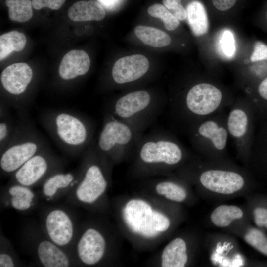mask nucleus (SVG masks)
<instances>
[{"label":"nucleus","mask_w":267,"mask_h":267,"mask_svg":"<svg viewBox=\"0 0 267 267\" xmlns=\"http://www.w3.org/2000/svg\"><path fill=\"white\" fill-rule=\"evenodd\" d=\"M75 178L73 174L71 173H57L48 178L43 185L44 194L48 197H52L58 189L65 188L73 182Z\"/></svg>","instance_id":"393cba45"},{"label":"nucleus","mask_w":267,"mask_h":267,"mask_svg":"<svg viewBox=\"0 0 267 267\" xmlns=\"http://www.w3.org/2000/svg\"><path fill=\"white\" fill-rule=\"evenodd\" d=\"M256 224L259 227L264 226L267 229V209L258 207L254 211Z\"/></svg>","instance_id":"473e14b6"},{"label":"nucleus","mask_w":267,"mask_h":267,"mask_svg":"<svg viewBox=\"0 0 267 267\" xmlns=\"http://www.w3.org/2000/svg\"><path fill=\"white\" fill-rule=\"evenodd\" d=\"M244 239L248 244L267 256V238L261 231L250 229L245 235Z\"/></svg>","instance_id":"c85d7f7f"},{"label":"nucleus","mask_w":267,"mask_h":267,"mask_svg":"<svg viewBox=\"0 0 267 267\" xmlns=\"http://www.w3.org/2000/svg\"><path fill=\"white\" fill-rule=\"evenodd\" d=\"M96 150L93 141L84 150L88 164L85 166L82 179L76 191L78 200L86 203L94 202L105 191L107 185L102 168L94 161Z\"/></svg>","instance_id":"9d476101"},{"label":"nucleus","mask_w":267,"mask_h":267,"mask_svg":"<svg viewBox=\"0 0 267 267\" xmlns=\"http://www.w3.org/2000/svg\"><path fill=\"white\" fill-rule=\"evenodd\" d=\"M65 0H32L33 8L39 10L43 7H48L52 10L59 9Z\"/></svg>","instance_id":"7c9ffc66"},{"label":"nucleus","mask_w":267,"mask_h":267,"mask_svg":"<svg viewBox=\"0 0 267 267\" xmlns=\"http://www.w3.org/2000/svg\"><path fill=\"white\" fill-rule=\"evenodd\" d=\"M90 60L84 50H72L63 57L58 68L59 77L64 81L85 75L89 70Z\"/></svg>","instance_id":"dca6fc26"},{"label":"nucleus","mask_w":267,"mask_h":267,"mask_svg":"<svg viewBox=\"0 0 267 267\" xmlns=\"http://www.w3.org/2000/svg\"><path fill=\"white\" fill-rule=\"evenodd\" d=\"M45 227L49 238L57 245H67L72 238L73 223L63 210L55 209L50 212L46 218Z\"/></svg>","instance_id":"4468645a"},{"label":"nucleus","mask_w":267,"mask_h":267,"mask_svg":"<svg viewBox=\"0 0 267 267\" xmlns=\"http://www.w3.org/2000/svg\"><path fill=\"white\" fill-rule=\"evenodd\" d=\"M187 19L193 33L197 36L206 34L209 23L205 8L199 1H193L187 6Z\"/></svg>","instance_id":"6ab92c4d"},{"label":"nucleus","mask_w":267,"mask_h":267,"mask_svg":"<svg viewBox=\"0 0 267 267\" xmlns=\"http://www.w3.org/2000/svg\"><path fill=\"white\" fill-rule=\"evenodd\" d=\"M19 114L13 136L0 153V169L7 174L14 173L33 156L49 147L25 112Z\"/></svg>","instance_id":"20e7f679"},{"label":"nucleus","mask_w":267,"mask_h":267,"mask_svg":"<svg viewBox=\"0 0 267 267\" xmlns=\"http://www.w3.org/2000/svg\"><path fill=\"white\" fill-rule=\"evenodd\" d=\"M41 122L56 144L72 155L84 151L92 142L93 122L84 115L63 109H49L41 116Z\"/></svg>","instance_id":"f03ea898"},{"label":"nucleus","mask_w":267,"mask_h":267,"mask_svg":"<svg viewBox=\"0 0 267 267\" xmlns=\"http://www.w3.org/2000/svg\"><path fill=\"white\" fill-rule=\"evenodd\" d=\"M12 198L15 199L17 202V210H25L29 209L31 206V202L27 200L24 198L19 196H12Z\"/></svg>","instance_id":"e433bc0d"},{"label":"nucleus","mask_w":267,"mask_h":267,"mask_svg":"<svg viewBox=\"0 0 267 267\" xmlns=\"http://www.w3.org/2000/svg\"><path fill=\"white\" fill-rule=\"evenodd\" d=\"M227 127L238 154L245 158L251 155L257 121L254 108L247 98L234 99L228 108Z\"/></svg>","instance_id":"6e6552de"},{"label":"nucleus","mask_w":267,"mask_h":267,"mask_svg":"<svg viewBox=\"0 0 267 267\" xmlns=\"http://www.w3.org/2000/svg\"><path fill=\"white\" fill-rule=\"evenodd\" d=\"M26 44L24 34L12 31L0 36V60L1 61L13 51H20Z\"/></svg>","instance_id":"4be33fe9"},{"label":"nucleus","mask_w":267,"mask_h":267,"mask_svg":"<svg viewBox=\"0 0 267 267\" xmlns=\"http://www.w3.org/2000/svg\"><path fill=\"white\" fill-rule=\"evenodd\" d=\"M8 192L12 196H19L24 198L26 195L34 197V194L32 191L23 185L13 186L9 188Z\"/></svg>","instance_id":"72a5a7b5"},{"label":"nucleus","mask_w":267,"mask_h":267,"mask_svg":"<svg viewBox=\"0 0 267 267\" xmlns=\"http://www.w3.org/2000/svg\"><path fill=\"white\" fill-rule=\"evenodd\" d=\"M199 180L205 188L215 193L230 194L241 189L245 179L234 170L212 168L200 173Z\"/></svg>","instance_id":"9b49d317"},{"label":"nucleus","mask_w":267,"mask_h":267,"mask_svg":"<svg viewBox=\"0 0 267 267\" xmlns=\"http://www.w3.org/2000/svg\"><path fill=\"white\" fill-rule=\"evenodd\" d=\"M8 106L1 102L0 105V152L5 148L14 134L16 123L13 120Z\"/></svg>","instance_id":"5701e85b"},{"label":"nucleus","mask_w":267,"mask_h":267,"mask_svg":"<svg viewBox=\"0 0 267 267\" xmlns=\"http://www.w3.org/2000/svg\"><path fill=\"white\" fill-rule=\"evenodd\" d=\"M33 76V70L26 63H16L6 67L1 73L0 82L8 96L1 102L19 112L25 111L29 105L25 95Z\"/></svg>","instance_id":"1a4fd4ad"},{"label":"nucleus","mask_w":267,"mask_h":267,"mask_svg":"<svg viewBox=\"0 0 267 267\" xmlns=\"http://www.w3.org/2000/svg\"><path fill=\"white\" fill-rule=\"evenodd\" d=\"M147 12L149 15L161 19L167 30H174L180 24L179 20L164 5L159 3L154 4L148 7Z\"/></svg>","instance_id":"a878e982"},{"label":"nucleus","mask_w":267,"mask_h":267,"mask_svg":"<svg viewBox=\"0 0 267 267\" xmlns=\"http://www.w3.org/2000/svg\"><path fill=\"white\" fill-rule=\"evenodd\" d=\"M219 54L225 58H232L236 52L235 41L233 33L229 29H224L220 34L217 42Z\"/></svg>","instance_id":"bb28decb"},{"label":"nucleus","mask_w":267,"mask_h":267,"mask_svg":"<svg viewBox=\"0 0 267 267\" xmlns=\"http://www.w3.org/2000/svg\"><path fill=\"white\" fill-rule=\"evenodd\" d=\"M149 68V61L143 55L123 57L114 63L111 71L112 79L118 85L128 84L143 77Z\"/></svg>","instance_id":"ddd939ff"},{"label":"nucleus","mask_w":267,"mask_h":267,"mask_svg":"<svg viewBox=\"0 0 267 267\" xmlns=\"http://www.w3.org/2000/svg\"><path fill=\"white\" fill-rule=\"evenodd\" d=\"M163 5L179 20L187 18V12L181 4V0H163Z\"/></svg>","instance_id":"c756f323"},{"label":"nucleus","mask_w":267,"mask_h":267,"mask_svg":"<svg viewBox=\"0 0 267 267\" xmlns=\"http://www.w3.org/2000/svg\"><path fill=\"white\" fill-rule=\"evenodd\" d=\"M55 158L48 147L33 156L16 170L14 178L21 185H32L50 171L55 162Z\"/></svg>","instance_id":"f8f14e48"},{"label":"nucleus","mask_w":267,"mask_h":267,"mask_svg":"<svg viewBox=\"0 0 267 267\" xmlns=\"http://www.w3.org/2000/svg\"><path fill=\"white\" fill-rule=\"evenodd\" d=\"M39 259L45 267H67V256L55 243L47 240L41 242L37 248Z\"/></svg>","instance_id":"a211bd4d"},{"label":"nucleus","mask_w":267,"mask_h":267,"mask_svg":"<svg viewBox=\"0 0 267 267\" xmlns=\"http://www.w3.org/2000/svg\"><path fill=\"white\" fill-rule=\"evenodd\" d=\"M135 152L140 163L147 165L175 166L187 155V150L177 137L163 130L143 135Z\"/></svg>","instance_id":"423d86ee"},{"label":"nucleus","mask_w":267,"mask_h":267,"mask_svg":"<svg viewBox=\"0 0 267 267\" xmlns=\"http://www.w3.org/2000/svg\"><path fill=\"white\" fill-rule=\"evenodd\" d=\"M68 15L74 22L101 21L105 18L106 13L102 5L96 1H79L70 7Z\"/></svg>","instance_id":"f3484780"},{"label":"nucleus","mask_w":267,"mask_h":267,"mask_svg":"<svg viewBox=\"0 0 267 267\" xmlns=\"http://www.w3.org/2000/svg\"><path fill=\"white\" fill-rule=\"evenodd\" d=\"M254 92H249L247 97L252 104L257 121L267 119V75L255 85Z\"/></svg>","instance_id":"aec40b11"},{"label":"nucleus","mask_w":267,"mask_h":267,"mask_svg":"<svg viewBox=\"0 0 267 267\" xmlns=\"http://www.w3.org/2000/svg\"><path fill=\"white\" fill-rule=\"evenodd\" d=\"M267 60V45L261 42H256L250 57L251 62Z\"/></svg>","instance_id":"2f4dec72"},{"label":"nucleus","mask_w":267,"mask_h":267,"mask_svg":"<svg viewBox=\"0 0 267 267\" xmlns=\"http://www.w3.org/2000/svg\"><path fill=\"white\" fill-rule=\"evenodd\" d=\"M226 109L202 120L187 134L191 146L201 154L212 159L222 158L227 151L230 136Z\"/></svg>","instance_id":"39448f33"},{"label":"nucleus","mask_w":267,"mask_h":267,"mask_svg":"<svg viewBox=\"0 0 267 267\" xmlns=\"http://www.w3.org/2000/svg\"><path fill=\"white\" fill-rule=\"evenodd\" d=\"M215 7L220 11H226L235 4L237 0H212Z\"/></svg>","instance_id":"f704fd0d"},{"label":"nucleus","mask_w":267,"mask_h":267,"mask_svg":"<svg viewBox=\"0 0 267 267\" xmlns=\"http://www.w3.org/2000/svg\"><path fill=\"white\" fill-rule=\"evenodd\" d=\"M234 100L213 83L200 82L193 85L183 95L170 98L167 107L175 127L187 135L199 122L228 108Z\"/></svg>","instance_id":"f257e3e1"},{"label":"nucleus","mask_w":267,"mask_h":267,"mask_svg":"<svg viewBox=\"0 0 267 267\" xmlns=\"http://www.w3.org/2000/svg\"><path fill=\"white\" fill-rule=\"evenodd\" d=\"M105 246V241L100 233L94 229L89 228L78 242L77 253L83 263L94 265L102 258Z\"/></svg>","instance_id":"2eb2a0df"},{"label":"nucleus","mask_w":267,"mask_h":267,"mask_svg":"<svg viewBox=\"0 0 267 267\" xmlns=\"http://www.w3.org/2000/svg\"><path fill=\"white\" fill-rule=\"evenodd\" d=\"M143 134L105 111L102 128L95 143L106 157L119 159L135 152Z\"/></svg>","instance_id":"0eeeda50"},{"label":"nucleus","mask_w":267,"mask_h":267,"mask_svg":"<svg viewBox=\"0 0 267 267\" xmlns=\"http://www.w3.org/2000/svg\"><path fill=\"white\" fill-rule=\"evenodd\" d=\"M5 3L11 20L25 22L33 16L32 1L30 0H6Z\"/></svg>","instance_id":"b1692460"},{"label":"nucleus","mask_w":267,"mask_h":267,"mask_svg":"<svg viewBox=\"0 0 267 267\" xmlns=\"http://www.w3.org/2000/svg\"><path fill=\"white\" fill-rule=\"evenodd\" d=\"M14 264L11 257L5 253H1L0 255V267H13Z\"/></svg>","instance_id":"c9c22d12"},{"label":"nucleus","mask_w":267,"mask_h":267,"mask_svg":"<svg viewBox=\"0 0 267 267\" xmlns=\"http://www.w3.org/2000/svg\"><path fill=\"white\" fill-rule=\"evenodd\" d=\"M100 3L106 8L112 9L115 7L121 0H99Z\"/></svg>","instance_id":"4c0bfd02"},{"label":"nucleus","mask_w":267,"mask_h":267,"mask_svg":"<svg viewBox=\"0 0 267 267\" xmlns=\"http://www.w3.org/2000/svg\"><path fill=\"white\" fill-rule=\"evenodd\" d=\"M137 37L144 44L153 47H162L169 45L170 37L158 29L146 26H138L134 29Z\"/></svg>","instance_id":"412c9836"},{"label":"nucleus","mask_w":267,"mask_h":267,"mask_svg":"<svg viewBox=\"0 0 267 267\" xmlns=\"http://www.w3.org/2000/svg\"><path fill=\"white\" fill-rule=\"evenodd\" d=\"M166 100L146 90H136L118 97L107 105L105 111L143 133L167 107Z\"/></svg>","instance_id":"7ed1b4c3"},{"label":"nucleus","mask_w":267,"mask_h":267,"mask_svg":"<svg viewBox=\"0 0 267 267\" xmlns=\"http://www.w3.org/2000/svg\"><path fill=\"white\" fill-rule=\"evenodd\" d=\"M266 19H267V12H266Z\"/></svg>","instance_id":"58836bf2"},{"label":"nucleus","mask_w":267,"mask_h":267,"mask_svg":"<svg viewBox=\"0 0 267 267\" xmlns=\"http://www.w3.org/2000/svg\"><path fill=\"white\" fill-rule=\"evenodd\" d=\"M263 122L255 134L251 156L267 159V119Z\"/></svg>","instance_id":"cd10ccee"}]
</instances>
